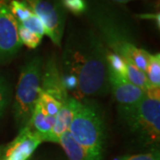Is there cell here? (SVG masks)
Listing matches in <instances>:
<instances>
[{
  "label": "cell",
  "instance_id": "obj_6",
  "mask_svg": "<svg viewBox=\"0 0 160 160\" xmlns=\"http://www.w3.org/2000/svg\"><path fill=\"white\" fill-rule=\"evenodd\" d=\"M9 0H0V63L9 62L20 50L19 22L9 8Z\"/></svg>",
  "mask_w": 160,
  "mask_h": 160
},
{
  "label": "cell",
  "instance_id": "obj_9",
  "mask_svg": "<svg viewBox=\"0 0 160 160\" xmlns=\"http://www.w3.org/2000/svg\"><path fill=\"white\" fill-rule=\"evenodd\" d=\"M109 90L112 92L119 106L133 105L142 101L146 95V91L132 85L109 67Z\"/></svg>",
  "mask_w": 160,
  "mask_h": 160
},
{
  "label": "cell",
  "instance_id": "obj_11",
  "mask_svg": "<svg viewBox=\"0 0 160 160\" xmlns=\"http://www.w3.org/2000/svg\"><path fill=\"white\" fill-rule=\"evenodd\" d=\"M78 101V99L69 95V97L63 103L61 109L59 110L56 116L54 126L51 132L43 137V142H49L58 143L60 138L63 133L69 131V126L73 119L75 111L77 109Z\"/></svg>",
  "mask_w": 160,
  "mask_h": 160
},
{
  "label": "cell",
  "instance_id": "obj_1",
  "mask_svg": "<svg viewBox=\"0 0 160 160\" xmlns=\"http://www.w3.org/2000/svg\"><path fill=\"white\" fill-rule=\"evenodd\" d=\"M108 52L101 41L90 36L83 43L69 44L62 56L63 86L78 100L103 96L109 90Z\"/></svg>",
  "mask_w": 160,
  "mask_h": 160
},
{
  "label": "cell",
  "instance_id": "obj_17",
  "mask_svg": "<svg viewBox=\"0 0 160 160\" xmlns=\"http://www.w3.org/2000/svg\"><path fill=\"white\" fill-rule=\"evenodd\" d=\"M65 10H69L75 15H80L86 12L87 6L86 0H62Z\"/></svg>",
  "mask_w": 160,
  "mask_h": 160
},
{
  "label": "cell",
  "instance_id": "obj_5",
  "mask_svg": "<svg viewBox=\"0 0 160 160\" xmlns=\"http://www.w3.org/2000/svg\"><path fill=\"white\" fill-rule=\"evenodd\" d=\"M37 14L46 28V35L52 43L61 46L66 11L60 0H22Z\"/></svg>",
  "mask_w": 160,
  "mask_h": 160
},
{
  "label": "cell",
  "instance_id": "obj_15",
  "mask_svg": "<svg viewBox=\"0 0 160 160\" xmlns=\"http://www.w3.org/2000/svg\"><path fill=\"white\" fill-rule=\"evenodd\" d=\"M9 8L12 13L16 18L18 22H22L27 18H29L33 12L26 3L22 0H9Z\"/></svg>",
  "mask_w": 160,
  "mask_h": 160
},
{
  "label": "cell",
  "instance_id": "obj_3",
  "mask_svg": "<svg viewBox=\"0 0 160 160\" xmlns=\"http://www.w3.org/2000/svg\"><path fill=\"white\" fill-rule=\"evenodd\" d=\"M119 115L128 130L144 146L157 149L160 142L159 88L146 91L142 101L119 106Z\"/></svg>",
  "mask_w": 160,
  "mask_h": 160
},
{
  "label": "cell",
  "instance_id": "obj_10",
  "mask_svg": "<svg viewBox=\"0 0 160 160\" xmlns=\"http://www.w3.org/2000/svg\"><path fill=\"white\" fill-rule=\"evenodd\" d=\"M107 62L109 68L115 70L118 74L122 76L125 79L129 81L132 85L148 91L152 88L146 78L145 73L138 69L131 62L126 61L112 52H108Z\"/></svg>",
  "mask_w": 160,
  "mask_h": 160
},
{
  "label": "cell",
  "instance_id": "obj_8",
  "mask_svg": "<svg viewBox=\"0 0 160 160\" xmlns=\"http://www.w3.org/2000/svg\"><path fill=\"white\" fill-rule=\"evenodd\" d=\"M43 140L38 133L26 126L11 142L7 143L1 160H29Z\"/></svg>",
  "mask_w": 160,
  "mask_h": 160
},
{
  "label": "cell",
  "instance_id": "obj_21",
  "mask_svg": "<svg viewBox=\"0 0 160 160\" xmlns=\"http://www.w3.org/2000/svg\"><path fill=\"white\" fill-rule=\"evenodd\" d=\"M6 144L0 145V160H1V158H2L3 153H4V151H5V149H6Z\"/></svg>",
  "mask_w": 160,
  "mask_h": 160
},
{
  "label": "cell",
  "instance_id": "obj_19",
  "mask_svg": "<svg viewBox=\"0 0 160 160\" xmlns=\"http://www.w3.org/2000/svg\"><path fill=\"white\" fill-rule=\"evenodd\" d=\"M119 160H160L159 150L158 149H154L146 153L127 155L122 157Z\"/></svg>",
  "mask_w": 160,
  "mask_h": 160
},
{
  "label": "cell",
  "instance_id": "obj_18",
  "mask_svg": "<svg viewBox=\"0 0 160 160\" xmlns=\"http://www.w3.org/2000/svg\"><path fill=\"white\" fill-rule=\"evenodd\" d=\"M10 92L6 79L0 76V117L3 115L9 102Z\"/></svg>",
  "mask_w": 160,
  "mask_h": 160
},
{
  "label": "cell",
  "instance_id": "obj_13",
  "mask_svg": "<svg viewBox=\"0 0 160 160\" xmlns=\"http://www.w3.org/2000/svg\"><path fill=\"white\" fill-rule=\"evenodd\" d=\"M144 73L151 87H160V55L159 53H149Z\"/></svg>",
  "mask_w": 160,
  "mask_h": 160
},
{
  "label": "cell",
  "instance_id": "obj_14",
  "mask_svg": "<svg viewBox=\"0 0 160 160\" xmlns=\"http://www.w3.org/2000/svg\"><path fill=\"white\" fill-rule=\"evenodd\" d=\"M18 34L22 45H25L27 47L34 49L39 46L42 40V36L36 34L29 29H25L22 24L18 25Z\"/></svg>",
  "mask_w": 160,
  "mask_h": 160
},
{
  "label": "cell",
  "instance_id": "obj_2",
  "mask_svg": "<svg viewBox=\"0 0 160 160\" xmlns=\"http://www.w3.org/2000/svg\"><path fill=\"white\" fill-rule=\"evenodd\" d=\"M69 132L86 151L90 160H102L106 145V126L96 102L82 99L78 101Z\"/></svg>",
  "mask_w": 160,
  "mask_h": 160
},
{
  "label": "cell",
  "instance_id": "obj_20",
  "mask_svg": "<svg viewBox=\"0 0 160 160\" xmlns=\"http://www.w3.org/2000/svg\"><path fill=\"white\" fill-rule=\"evenodd\" d=\"M141 18H144V19H153L156 23L158 24V28H159V14H142L140 15Z\"/></svg>",
  "mask_w": 160,
  "mask_h": 160
},
{
  "label": "cell",
  "instance_id": "obj_12",
  "mask_svg": "<svg viewBox=\"0 0 160 160\" xmlns=\"http://www.w3.org/2000/svg\"><path fill=\"white\" fill-rule=\"evenodd\" d=\"M58 144L62 146L69 160H90L86 151L78 143L75 142L69 131L61 136Z\"/></svg>",
  "mask_w": 160,
  "mask_h": 160
},
{
  "label": "cell",
  "instance_id": "obj_7",
  "mask_svg": "<svg viewBox=\"0 0 160 160\" xmlns=\"http://www.w3.org/2000/svg\"><path fill=\"white\" fill-rule=\"evenodd\" d=\"M102 32L105 41L112 52L131 62L143 72L145 71L149 56V52L139 48L121 34L120 31L113 28V26L104 25Z\"/></svg>",
  "mask_w": 160,
  "mask_h": 160
},
{
  "label": "cell",
  "instance_id": "obj_4",
  "mask_svg": "<svg viewBox=\"0 0 160 160\" xmlns=\"http://www.w3.org/2000/svg\"><path fill=\"white\" fill-rule=\"evenodd\" d=\"M44 65L35 56L24 64L18 80L13 103V117L20 129L29 124L39 96Z\"/></svg>",
  "mask_w": 160,
  "mask_h": 160
},
{
  "label": "cell",
  "instance_id": "obj_16",
  "mask_svg": "<svg viewBox=\"0 0 160 160\" xmlns=\"http://www.w3.org/2000/svg\"><path fill=\"white\" fill-rule=\"evenodd\" d=\"M19 23L22 24L25 29H29L36 34H38L42 37L46 35V28L44 24L40 20V18L37 14H35L34 12H32L29 18Z\"/></svg>",
  "mask_w": 160,
  "mask_h": 160
}]
</instances>
